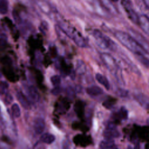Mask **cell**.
<instances>
[{
	"mask_svg": "<svg viewBox=\"0 0 149 149\" xmlns=\"http://www.w3.org/2000/svg\"><path fill=\"white\" fill-rule=\"evenodd\" d=\"M141 1L144 3V5L146 6V8H148V6H149V0H141Z\"/></svg>",
	"mask_w": 149,
	"mask_h": 149,
	"instance_id": "83f0119b",
	"label": "cell"
},
{
	"mask_svg": "<svg viewBox=\"0 0 149 149\" xmlns=\"http://www.w3.org/2000/svg\"><path fill=\"white\" fill-rule=\"evenodd\" d=\"M8 11V2L7 0H0V13L6 14Z\"/></svg>",
	"mask_w": 149,
	"mask_h": 149,
	"instance_id": "ffe728a7",
	"label": "cell"
},
{
	"mask_svg": "<svg viewBox=\"0 0 149 149\" xmlns=\"http://www.w3.org/2000/svg\"><path fill=\"white\" fill-rule=\"evenodd\" d=\"M16 96L17 97V100L22 105V106L26 109H28L30 107V104L28 98L25 96V95L21 91H17L16 94Z\"/></svg>",
	"mask_w": 149,
	"mask_h": 149,
	"instance_id": "8fae6325",
	"label": "cell"
},
{
	"mask_svg": "<svg viewBox=\"0 0 149 149\" xmlns=\"http://www.w3.org/2000/svg\"><path fill=\"white\" fill-rule=\"evenodd\" d=\"M86 93L92 97L98 96L104 93V90L98 86H91L88 87L86 89Z\"/></svg>",
	"mask_w": 149,
	"mask_h": 149,
	"instance_id": "7c38bea8",
	"label": "cell"
},
{
	"mask_svg": "<svg viewBox=\"0 0 149 149\" xmlns=\"http://www.w3.org/2000/svg\"><path fill=\"white\" fill-rule=\"evenodd\" d=\"M51 81L54 86H59L61 81V77L59 75H54L51 77Z\"/></svg>",
	"mask_w": 149,
	"mask_h": 149,
	"instance_id": "7402d4cb",
	"label": "cell"
},
{
	"mask_svg": "<svg viewBox=\"0 0 149 149\" xmlns=\"http://www.w3.org/2000/svg\"><path fill=\"white\" fill-rule=\"evenodd\" d=\"M103 135L107 139H113L120 136V133L113 122L109 123L104 131Z\"/></svg>",
	"mask_w": 149,
	"mask_h": 149,
	"instance_id": "5b68a950",
	"label": "cell"
},
{
	"mask_svg": "<svg viewBox=\"0 0 149 149\" xmlns=\"http://www.w3.org/2000/svg\"><path fill=\"white\" fill-rule=\"evenodd\" d=\"M138 24L141 29V30L147 35L149 32V19L146 15H141L139 16Z\"/></svg>",
	"mask_w": 149,
	"mask_h": 149,
	"instance_id": "9c48e42d",
	"label": "cell"
},
{
	"mask_svg": "<svg viewBox=\"0 0 149 149\" xmlns=\"http://www.w3.org/2000/svg\"><path fill=\"white\" fill-rule=\"evenodd\" d=\"M101 57L102 62L109 70H116L117 68L116 62L115 59L111 55L106 53H102Z\"/></svg>",
	"mask_w": 149,
	"mask_h": 149,
	"instance_id": "8992f818",
	"label": "cell"
},
{
	"mask_svg": "<svg viewBox=\"0 0 149 149\" xmlns=\"http://www.w3.org/2000/svg\"><path fill=\"white\" fill-rule=\"evenodd\" d=\"M116 94H118V96L121 97H125L128 94V91L126 90L122 89V88H119L117 91L116 92Z\"/></svg>",
	"mask_w": 149,
	"mask_h": 149,
	"instance_id": "d4e9b609",
	"label": "cell"
},
{
	"mask_svg": "<svg viewBox=\"0 0 149 149\" xmlns=\"http://www.w3.org/2000/svg\"><path fill=\"white\" fill-rule=\"evenodd\" d=\"M114 36L123 45L133 52L134 54L141 53L147 55H148V52H147L130 34L122 31H116L114 33Z\"/></svg>",
	"mask_w": 149,
	"mask_h": 149,
	"instance_id": "6da1fadb",
	"label": "cell"
},
{
	"mask_svg": "<svg viewBox=\"0 0 149 149\" xmlns=\"http://www.w3.org/2000/svg\"><path fill=\"white\" fill-rule=\"evenodd\" d=\"M8 88V84L5 81H2L0 83V94H3L6 93Z\"/></svg>",
	"mask_w": 149,
	"mask_h": 149,
	"instance_id": "603a6c76",
	"label": "cell"
},
{
	"mask_svg": "<svg viewBox=\"0 0 149 149\" xmlns=\"http://www.w3.org/2000/svg\"><path fill=\"white\" fill-rule=\"evenodd\" d=\"M121 4L126 12L130 19L136 24H138L139 16L133 9L131 1L130 0H121Z\"/></svg>",
	"mask_w": 149,
	"mask_h": 149,
	"instance_id": "277c9868",
	"label": "cell"
},
{
	"mask_svg": "<svg viewBox=\"0 0 149 149\" xmlns=\"http://www.w3.org/2000/svg\"><path fill=\"white\" fill-rule=\"evenodd\" d=\"M136 99L137 101L145 108L148 109V97L146 95L142 94H139L138 95H136Z\"/></svg>",
	"mask_w": 149,
	"mask_h": 149,
	"instance_id": "e0dca14e",
	"label": "cell"
},
{
	"mask_svg": "<svg viewBox=\"0 0 149 149\" xmlns=\"http://www.w3.org/2000/svg\"><path fill=\"white\" fill-rule=\"evenodd\" d=\"M95 77V79L99 83L102 84L107 90H109L110 84L108 80L105 76L101 74V73H96Z\"/></svg>",
	"mask_w": 149,
	"mask_h": 149,
	"instance_id": "5bb4252c",
	"label": "cell"
},
{
	"mask_svg": "<svg viewBox=\"0 0 149 149\" xmlns=\"http://www.w3.org/2000/svg\"><path fill=\"white\" fill-rule=\"evenodd\" d=\"M8 41L7 36L4 34H0V47H4L6 45Z\"/></svg>",
	"mask_w": 149,
	"mask_h": 149,
	"instance_id": "cb8c5ba5",
	"label": "cell"
},
{
	"mask_svg": "<svg viewBox=\"0 0 149 149\" xmlns=\"http://www.w3.org/2000/svg\"><path fill=\"white\" fill-rule=\"evenodd\" d=\"M2 72L0 70V79L2 77Z\"/></svg>",
	"mask_w": 149,
	"mask_h": 149,
	"instance_id": "f546056e",
	"label": "cell"
},
{
	"mask_svg": "<svg viewBox=\"0 0 149 149\" xmlns=\"http://www.w3.org/2000/svg\"><path fill=\"white\" fill-rule=\"evenodd\" d=\"M59 28L68 37L71 38L77 46L80 47H85L86 46L84 38L74 28L65 23H61L59 25Z\"/></svg>",
	"mask_w": 149,
	"mask_h": 149,
	"instance_id": "7a4b0ae2",
	"label": "cell"
},
{
	"mask_svg": "<svg viewBox=\"0 0 149 149\" xmlns=\"http://www.w3.org/2000/svg\"><path fill=\"white\" fill-rule=\"evenodd\" d=\"M33 127L36 134H42L45 127V122L44 119L41 117L36 118L34 120Z\"/></svg>",
	"mask_w": 149,
	"mask_h": 149,
	"instance_id": "ba28073f",
	"label": "cell"
},
{
	"mask_svg": "<svg viewBox=\"0 0 149 149\" xmlns=\"http://www.w3.org/2000/svg\"><path fill=\"white\" fill-rule=\"evenodd\" d=\"M116 119L125 120L128 117V112L125 107H121L115 115Z\"/></svg>",
	"mask_w": 149,
	"mask_h": 149,
	"instance_id": "2e32d148",
	"label": "cell"
},
{
	"mask_svg": "<svg viewBox=\"0 0 149 149\" xmlns=\"http://www.w3.org/2000/svg\"><path fill=\"white\" fill-rule=\"evenodd\" d=\"M61 92V87L59 86H55V87L51 90V93L53 95H57Z\"/></svg>",
	"mask_w": 149,
	"mask_h": 149,
	"instance_id": "484cf974",
	"label": "cell"
},
{
	"mask_svg": "<svg viewBox=\"0 0 149 149\" xmlns=\"http://www.w3.org/2000/svg\"><path fill=\"white\" fill-rule=\"evenodd\" d=\"M86 71V66L83 61L81 60H77L76 63V72L80 74H82L84 73Z\"/></svg>",
	"mask_w": 149,
	"mask_h": 149,
	"instance_id": "d6986e66",
	"label": "cell"
},
{
	"mask_svg": "<svg viewBox=\"0 0 149 149\" xmlns=\"http://www.w3.org/2000/svg\"><path fill=\"white\" fill-rule=\"evenodd\" d=\"M134 55L137 59L141 62V63L144 65L146 68H148V59L145 54L141 53L134 54Z\"/></svg>",
	"mask_w": 149,
	"mask_h": 149,
	"instance_id": "ac0fdd59",
	"label": "cell"
},
{
	"mask_svg": "<svg viewBox=\"0 0 149 149\" xmlns=\"http://www.w3.org/2000/svg\"><path fill=\"white\" fill-rule=\"evenodd\" d=\"M13 101V97L12 96L9 94V93H6V96L5 97V102L6 104H10Z\"/></svg>",
	"mask_w": 149,
	"mask_h": 149,
	"instance_id": "4316f807",
	"label": "cell"
},
{
	"mask_svg": "<svg viewBox=\"0 0 149 149\" xmlns=\"http://www.w3.org/2000/svg\"><path fill=\"white\" fill-rule=\"evenodd\" d=\"M11 109H12V114L15 118H19L20 116L21 111H20V108L19 105L17 104H16V103L13 104L12 105Z\"/></svg>",
	"mask_w": 149,
	"mask_h": 149,
	"instance_id": "44dd1931",
	"label": "cell"
},
{
	"mask_svg": "<svg viewBox=\"0 0 149 149\" xmlns=\"http://www.w3.org/2000/svg\"><path fill=\"white\" fill-rule=\"evenodd\" d=\"M93 35L98 46L104 49L109 48L114 50L115 49V43L107 36L98 30H94Z\"/></svg>",
	"mask_w": 149,
	"mask_h": 149,
	"instance_id": "3957f363",
	"label": "cell"
},
{
	"mask_svg": "<svg viewBox=\"0 0 149 149\" xmlns=\"http://www.w3.org/2000/svg\"><path fill=\"white\" fill-rule=\"evenodd\" d=\"M99 147L100 148H116L115 141L113 139H107L105 138L104 140H102L99 144Z\"/></svg>",
	"mask_w": 149,
	"mask_h": 149,
	"instance_id": "4fadbf2b",
	"label": "cell"
},
{
	"mask_svg": "<svg viewBox=\"0 0 149 149\" xmlns=\"http://www.w3.org/2000/svg\"><path fill=\"white\" fill-rule=\"evenodd\" d=\"M29 100L34 102H36L39 100V94L36 88L33 86H30L26 90Z\"/></svg>",
	"mask_w": 149,
	"mask_h": 149,
	"instance_id": "30bf717a",
	"label": "cell"
},
{
	"mask_svg": "<svg viewBox=\"0 0 149 149\" xmlns=\"http://www.w3.org/2000/svg\"><path fill=\"white\" fill-rule=\"evenodd\" d=\"M40 141L47 144H51L53 143L55 140V137L54 134L49 133H45L42 134L40 138Z\"/></svg>",
	"mask_w": 149,
	"mask_h": 149,
	"instance_id": "9a60e30c",
	"label": "cell"
},
{
	"mask_svg": "<svg viewBox=\"0 0 149 149\" xmlns=\"http://www.w3.org/2000/svg\"><path fill=\"white\" fill-rule=\"evenodd\" d=\"M112 2H118L119 0H111Z\"/></svg>",
	"mask_w": 149,
	"mask_h": 149,
	"instance_id": "f1b7e54d",
	"label": "cell"
},
{
	"mask_svg": "<svg viewBox=\"0 0 149 149\" xmlns=\"http://www.w3.org/2000/svg\"><path fill=\"white\" fill-rule=\"evenodd\" d=\"M130 33H131V36L135 39V40L140 45L141 47L148 52V43L147 40L138 32L134 31L133 30H130Z\"/></svg>",
	"mask_w": 149,
	"mask_h": 149,
	"instance_id": "52a82bcc",
	"label": "cell"
}]
</instances>
